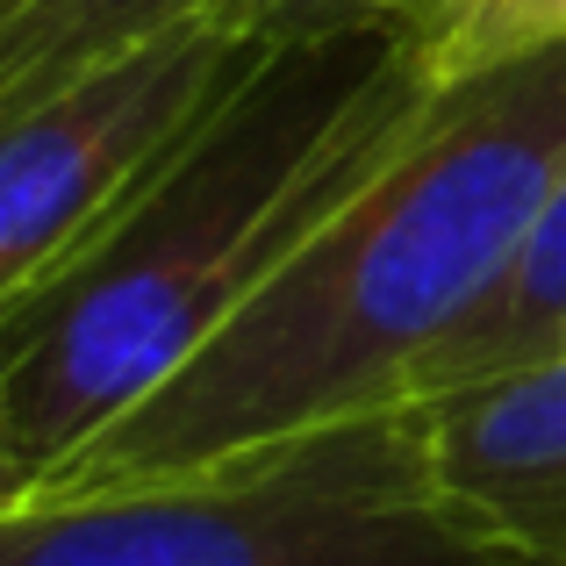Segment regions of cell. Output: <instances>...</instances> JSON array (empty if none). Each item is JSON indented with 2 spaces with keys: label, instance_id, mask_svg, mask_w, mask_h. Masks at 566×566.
<instances>
[{
  "label": "cell",
  "instance_id": "cell-1",
  "mask_svg": "<svg viewBox=\"0 0 566 566\" xmlns=\"http://www.w3.org/2000/svg\"><path fill=\"white\" fill-rule=\"evenodd\" d=\"M566 166V51L438 86L287 265L36 495L172 481L409 409Z\"/></svg>",
  "mask_w": 566,
  "mask_h": 566
},
{
  "label": "cell",
  "instance_id": "cell-9",
  "mask_svg": "<svg viewBox=\"0 0 566 566\" xmlns=\"http://www.w3.org/2000/svg\"><path fill=\"white\" fill-rule=\"evenodd\" d=\"M36 488H43V473L29 467L22 438H14V423H8V395H0V510H22Z\"/></svg>",
  "mask_w": 566,
  "mask_h": 566
},
{
  "label": "cell",
  "instance_id": "cell-4",
  "mask_svg": "<svg viewBox=\"0 0 566 566\" xmlns=\"http://www.w3.org/2000/svg\"><path fill=\"white\" fill-rule=\"evenodd\" d=\"M259 51V29L201 14L0 108V308L94 244Z\"/></svg>",
  "mask_w": 566,
  "mask_h": 566
},
{
  "label": "cell",
  "instance_id": "cell-8",
  "mask_svg": "<svg viewBox=\"0 0 566 566\" xmlns=\"http://www.w3.org/2000/svg\"><path fill=\"white\" fill-rule=\"evenodd\" d=\"M222 14L259 29V36H294V29H323L345 14H374V0H230Z\"/></svg>",
  "mask_w": 566,
  "mask_h": 566
},
{
  "label": "cell",
  "instance_id": "cell-6",
  "mask_svg": "<svg viewBox=\"0 0 566 566\" xmlns=\"http://www.w3.org/2000/svg\"><path fill=\"white\" fill-rule=\"evenodd\" d=\"M553 352H566V166H559L553 193L538 201V216H531L516 259L488 287V302L430 352L423 380H416V401L516 374V366H538Z\"/></svg>",
  "mask_w": 566,
  "mask_h": 566
},
{
  "label": "cell",
  "instance_id": "cell-7",
  "mask_svg": "<svg viewBox=\"0 0 566 566\" xmlns=\"http://www.w3.org/2000/svg\"><path fill=\"white\" fill-rule=\"evenodd\" d=\"M401 29L430 86H459L473 72L566 51V0H374Z\"/></svg>",
  "mask_w": 566,
  "mask_h": 566
},
{
  "label": "cell",
  "instance_id": "cell-5",
  "mask_svg": "<svg viewBox=\"0 0 566 566\" xmlns=\"http://www.w3.org/2000/svg\"><path fill=\"white\" fill-rule=\"evenodd\" d=\"M444 502L524 566H566V352L416 401Z\"/></svg>",
  "mask_w": 566,
  "mask_h": 566
},
{
  "label": "cell",
  "instance_id": "cell-3",
  "mask_svg": "<svg viewBox=\"0 0 566 566\" xmlns=\"http://www.w3.org/2000/svg\"><path fill=\"white\" fill-rule=\"evenodd\" d=\"M0 566H524L444 502L409 409L172 481L29 495Z\"/></svg>",
  "mask_w": 566,
  "mask_h": 566
},
{
  "label": "cell",
  "instance_id": "cell-2",
  "mask_svg": "<svg viewBox=\"0 0 566 566\" xmlns=\"http://www.w3.org/2000/svg\"><path fill=\"white\" fill-rule=\"evenodd\" d=\"M430 94L387 14L265 36L123 216L0 308V395L29 467L51 481L151 401L395 151Z\"/></svg>",
  "mask_w": 566,
  "mask_h": 566
}]
</instances>
